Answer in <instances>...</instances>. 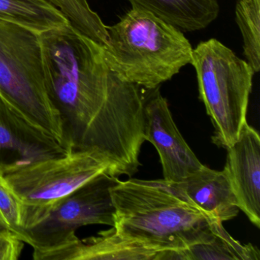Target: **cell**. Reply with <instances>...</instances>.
Returning <instances> with one entry per match:
<instances>
[{"label": "cell", "instance_id": "cell-1", "mask_svg": "<svg viewBox=\"0 0 260 260\" xmlns=\"http://www.w3.org/2000/svg\"><path fill=\"white\" fill-rule=\"evenodd\" d=\"M48 98L70 152L95 151L116 177L141 166L145 140L143 88L109 71L103 46L71 25L39 34Z\"/></svg>", "mask_w": 260, "mask_h": 260}, {"label": "cell", "instance_id": "cell-2", "mask_svg": "<svg viewBox=\"0 0 260 260\" xmlns=\"http://www.w3.org/2000/svg\"><path fill=\"white\" fill-rule=\"evenodd\" d=\"M111 194L116 234L157 251L160 260L208 241L220 222L191 203L176 184L164 179L118 180Z\"/></svg>", "mask_w": 260, "mask_h": 260}, {"label": "cell", "instance_id": "cell-3", "mask_svg": "<svg viewBox=\"0 0 260 260\" xmlns=\"http://www.w3.org/2000/svg\"><path fill=\"white\" fill-rule=\"evenodd\" d=\"M106 27L105 63L124 81L155 89L191 64L193 48L181 30L143 9L132 7Z\"/></svg>", "mask_w": 260, "mask_h": 260}, {"label": "cell", "instance_id": "cell-4", "mask_svg": "<svg viewBox=\"0 0 260 260\" xmlns=\"http://www.w3.org/2000/svg\"><path fill=\"white\" fill-rule=\"evenodd\" d=\"M191 64L196 71L199 99L214 126L213 144L226 150L247 122L255 72L215 39L200 42L193 49Z\"/></svg>", "mask_w": 260, "mask_h": 260}, {"label": "cell", "instance_id": "cell-5", "mask_svg": "<svg viewBox=\"0 0 260 260\" xmlns=\"http://www.w3.org/2000/svg\"><path fill=\"white\" fill-rule=\"evenodd\" d=\"M0 96L31 124L65 147L60 115L51 104L45 88L39 34L2 21Z\"/></svg>", "mask_w": 260, "mask_h": 260}, {"label": "cell", "instance_id": "cell-6", "mask_svg": "<svg viewBox=\"0 0 260 260\" xmlns=\"http://www.w3.org/2000/svg\"><path fill=\"white\" fill-rule=\"evenodd\" d=\"M112 174L110 162L95 151L13 166L0 170V179L17 199L22 228L42 221L54 204L96 176Z\"/></svg>", "mask_w": 260, "mask_h": 260}, {"label": "cell", "instance_id": "cell-7", "mask_svg": "<svg viewBox=\"0 0 260 260\" xmlns=\"http://www.w3.org/2000/svg\"><path fill=\"white\" fill-rule=\"evenodd\" d=\"M118 177L105 173L53 205L39 223L23 228L17 238L34 249L33 254L66 246L77 238L76 231L87 225H115V208L111 188Z\"/></svg>", "mask_w": 260, "mask_h": 260}, {"label": "cell", "instance_id": "cell-8", "mask_svg": "<svg viewBox=\"0 0 260 260\" xmlns=\"http://www.w3.org/2000/svg\"><path fill=\"white\" fill-rule=\"evenodd\" d=\"M145 140L159 153L164 180L182 182L204 167L181 135L159 87L143 89Z\"/></svg>", "mask_w": 260, "mask_h": 260}, {"label": "cell", "instance_id": "cell-9", "mask_svg": "<svg viewBox=\"0 0 260 260\" xmlns=\"http://www.w3.org/2000/svg\"><path fill=\"white\" fill-rule=\"evenodd\" d=\"M70 153L0 96V170Z\"/></svg>", "mask_w": 260, "mask_h": 260}, {"label": "cell", "instance_id": "cell-10", "mask_svg": "<svg viewBox=\"0 0 260 260\" xmlns=\"http://www.w3.org/2000/svg\"><path fill=\"white\" fill-rule=\"evenodd\" d=\"M223 172L228 176L239 208L260 228V137L248 122L240 137L226 149Z\"/></svg>", "mask_w": 260, "mask_h": 260}, {"label": "cell", "instance_id": "cell-11", "mask_svg": "<svg viewBox=\"0 0 260 260\" xmlns=\"http://www.w3.org/2000/svg\"><path fill=\"white\" fill-rule=\"evenodd\" d=\"M36 260H160L161 254L133 240L122 238L115 229L102 231L97 237L72 243L41 253Z\"/></svg>", "mask_w": 260, "mask_h": 260}, {"label": "cell", "instance_id": "cell-12", "mask_svg": "<svg viewBox=\"0 0 260 260\" xmlns=\"http://www.w3.org/2000/svg\"><path fill=\"white\" fill-rule=\"evenodd\" d=\"M175 184L191 203L214 220L223 223L238 215V202L223 170L217 171L204 166L182 182Z\"/></svg>", "mask_w": 260, "mask_h": 260}, {"label": "cell", "instance_id": "cell-13", "mask_svg": "<svg viewBox=\"0 0 260 260\" xmlns=\"http://www.w3.org/2000/svg\"><path fill=\"white\" fill-rule=\"evenodd\" d=\"M176 28L185 31L205 29L220 13L217 0H127Z\"/></svg>", "mask_w": 260, "mask_h": 260}, {"label": "cell", "instance_id": "cell-14", "mask_svg": "<svg viewBox=\"0 0 260 260\" xmlns=\"http://www.w3.org/2000/svg\"><path fill=\"white\" fill-rule=\"evenodd\" d=\"M0 21L38 34L71 25L46 0H0Z\"/></svg>", "mask_w": 260, "mask_h": 260}, {"label": "cell", "instance_id": "cell-15", "mask_svg": "<svg viewBox=\"0 0 260 260\" xmlns=\"http://www.w3.org/2000/svg\"><path fill=\"white\" fill-rule=\"evenodd\" d=\"M260 252L252 243L243 245L233 238L223 223L216 225L209 240L179 252V260H259Z\"/></svg>", "mask_w": 260, "mask_h": 260}, {"label": "cell", "instance_id": "cell-16", "mask_svg": "<svg viewBox=\"0 0 260 260\" xmlns=\"http://www.w3.org/2000/svg\"><path fill=\"white\" fill-rule=\"evenodd\" d=\"M59 10L71 26L99 45L107 44L109 33L101 18L91 10L87 0H46Z\"/></svg>", "mask_w": 260, "mask_h": 260}, {"label": "cell", "instance_id": "cell-17", "mask_svg": "<svg viewBox=\"0 0 260 260\" xmlns=\"http://www.w3.org/2000/svg\"><path fill=\"white\" fill-rule=\"evenodd\" d=\"M235 14L246 61L256 74L260 71V0H237Z\"/></svg>", "mask_w": 260, "mask_h": 260}, {"label": "cell", "instance_id": "cell-18", "mask_svg": "<svg viewBox=\"0 0 260 260\" xmlns=\"http://www.w3.org/2000/svg\"><path fill=\"white\" fill-rule=\"evenodd\" d=\"M0 224L5 226L15 237L22 230L20 207L17 199L0 179Z\"/></svg>", "mask_w": 260, "mask_h": 260}, {"label": "cell", "instance_id": "cell-19", "mask_svg": "<svg viewBox=\"0 0 260 260\" xmlns=\"http://www.w3.org/2000/svg\"><path fill=\"white\" fill-rule=\"evenodd\" d=\"M23 247V241L0 224V260H17Z\"/></svg>", "mask_w": 260, "mask_h": 260}]
</instances>
